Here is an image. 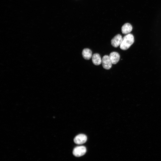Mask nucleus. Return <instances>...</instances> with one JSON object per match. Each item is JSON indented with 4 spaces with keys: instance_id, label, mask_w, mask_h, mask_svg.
<instances>
[{
    "instance_id": "nucleus-1",
    "label": "nucleus",
    "mask_w": 161,
    "mask_h": 161,
    "mask_svg": "<svg viewBox=\"0 0 161 161\" xmlns=\"http://www.w3.org/2000/svg\"><path fill=\"white\" fill-rule=\"evenodd\" d=\"M134 42L133 35L131 34L126 35L123 38L120 48L123 50H127L133 44Z\"/></svg>"
},
{
    "instance_id": "nucleus-2",
    "label": "nucleus",
    "mask_w": 161,
    "mask_h": 161,
    "mask_svg": "<svg viewBox=\"0 0 161 161\" xmlns=\"http://www.w3.org/2000/svg\"><path fill=\"white\" fill-rule=\"evenodd\" d=\"M87 151L86 147L83 146L76 147L73 151V154L75 156L80 157L85 154Z\"/></svg>"
},
{
    "instance_id": "nucleus-3",
    "label": "nucleus",
    "mask_w": 161,
    "mask_h": 161,
    "mask_svg": "<svg viewBox=\"0 0 161 161\" xmlns=\"http://www.w3.org/2000/svg\"><path fill=\"white\" fill-rule=\"evenodd\" d=\"M102 64L103 68L105 69L109 70L111 68L112 63L109 56L105 55L103 57Z\"/></svg>"
},
{
    "instance_id": "nucleus-4",
    "label": "nucleus",
    "mask_w": 161,
    "mask_h": 161,
    "mask_svg": "<svg viewBox=\"0 0 161 161\" xmlns=\"http://www.w3.org/2000/svg\"><path fill=\"white\" fill-rule=\"evenodd\" d=\"M87 140V137L86 135L83 134H80L75 137L74 141L75 143L80 145L85 143Z\"/></svg>"
},
{
    "instance_id": "nucleus-5",
    "label": "nucleus",
    "mask_w": 161,
    "mask_h": 161,
    "mask_svg": "<svg viewBox=\"0 0 161 161\" xmlns=\"http://www.w3.org/2000/svg\"><path fill=\"white\" fill-rule=\"evenodd\" d=\"M123 38L121 35H116L111 40L112 45L115 48L120 46L122 42Z\"/></svg>"
},
{
    "instance_id": "nucleus-6",
    "label": "nucleus",
    "mask_w": 161,
    "mask_h": 161,
    "mask_svg": "<svg viewBox=\"0 0 161 161\" xmlns=\"http://www.w3.org/2000/svg\"><path fill=\"white\" fill-rule=\"evenodd\" d=\"M109 57L113 64H117L119 61L120 59V56L119 54L115 52L111 53Z\"/></svg>"
},
{
    "instance_id": "nucleus-7",
    "label": "nucleus",
    "mask_w": 161,
    "mask_h": 161,
    "mask_svg": "<svg viewBox=\"0 0 161 161\" xmlns=\"http://www.w3.org/2000/svg\"><path fill=\"white\" fill-rule=\"evenodd\" d=\"M132 30V27L129 24L126 23L122 27V32L123 34L127 35L130 34Z\"/></svg>"
},
{
    "instance_id": "nucleus-8",
    "label": "nucleus",
    "mask_w": 161,
    "mask_h": 161,
    "mask_svg": "<svg viewBox=\"0 0 161 161\" xmlns=\"http://www.w3.org/2000/svg\"><path fill=\"white\" fill-rule=\"evenodd\" d=\"M92 61L93 64L96 65H99L102 63V60L100 55L98 54H95L93 55Z\"/></svg>"
},
{
    "instance_id": "nucleus-9",
    "label": "nucleus",
    "mask_w": 161,
    "mask_h": 161,
    "mask_svg": "<svg viewBox=\"0 0 161 161\" xmlns=\"http://www.w3.org/2000/svg\"><path fill=\"white\" fill-rule=\"evenodd\" d=\"M82 55L83 57L86 60L90 59L93 56L91 51L88 49H85L83 50Z\"/></svg>"
}]
</instances>
